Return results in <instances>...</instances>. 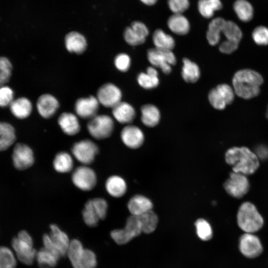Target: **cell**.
<instances>
[{
  "label": "cell",
  "instance_id": "obj_1",
  "mask_svg": "<svg viewBox=\"0 0 268 268\" xmlns=\"http://www.w3.org/2000/svg\"><path fill=\"white\" fill-rule=\"evenodd\" d=\"M226 163L232 171L247 176L254 174L258 169L260 160L255 152L245 146L232 147L225 154Z\"/></svg>",
  "mask_w": 268,
  "mask_h": 268
},
{
  "label": "cell",
  "instance_id": "obj_2",
  "mask_svg": "<svg viewBox=\"0 0 268 268\" xmlns=\"http://www.w3.org/2000/svg\"><path fill=\"white\" fill-rule=\"evenodd\" d=\"M263 82L262 75L250 69L238 70L235 73L232 79L235 93L245 99L257 96L260 93V86Z\"/></svg>",
  "mask_w": 268,
  "mask_h": 268
},
{
  "label": "cell",
  "instance_id": "obj_3",
  "mask_svg": "<svg viewBox=\"0 0 268 268\" xmlns=\"http://www.w3.org/2000/svg\"><path fill=\"white\" fill-rule=\"evenodd\" d=\"M237 221L240 228L245 233H254L264 224L263 217L255 205L249 201L244 202L240 206Z\"/></svg>",
  "mask_w": 268,
  "mask_h": 268
},
{
  "label": "cell",
  "instance_id": "obj_4",
  "mask_svg": "<svg viewBox=\"0 0 268 268\" xmlns=\"http://www.w3.org/2000/svg\"><path fill=\"white\" fill-rule=\"evenodd\" d=\"M73 268H96L97 265L95 253L84 249L81 242L73 239L70 242L67 255Z\"/></svg>",
  "mask_w": 268,
  "mask_h": 268
},
{
  "label": "cell",
  "instance_id": "obj_5",
  "mask_svg": "<svg viewBox=\"0 0 268 268\" xmlns=\"http://www.w3.org/2000/svg\"><path fill=\"white\" fill-rule=\"evenodd\" d=\"M49 234H45L42 240L44 248L60 258L67 255L70 242L67 235L55 224L50 226Z\"/></svg>",
  "mask_w": 268,
  "mask_h": 268
},
{
  "label": "cell",
  "instance_id": "obj_6",
  "mask_svg": "<svg viewBox=\"0 0 268 268\" xmlns=\"http://www.w3.org/2000/svg\"><path fill=\"white\" fill-rule=\"evenodd\" d=\"M11 246L18 260L31 265L36 259L37 252L33 247L31 236L25 230L20 231L11 241Z\"/></svg>",
  "mask_w": 268,
  "mask_h": 268
},
{
  "label": "cell",
  "instance_id": "obj_7",
  "mask_svg": "<svg viewBox=\"0 0 268 268\" xmlns=\"http://www.w3.org/2000/svg\"><path fill=\"white\" fill-rule=\"evenodd\" d=\"M89 134L95 139H105L110 137L114 130V121L107 115H97L87 124Z\"/></svg>",
  "mask_w": 268,
  "mask_h": 268
},
{
  "label": "cell",
  "instance_id": "obj_8",
  "mask_svg": "<svg viewBox=\"0 0 268 268\" xmlns=\"http://www.w3.org/2000/svg\"><path fill=\"white\" fill-rule=\"evenodd\" d=\"M97 144L89 139H84L73 143L71 148L72 156L82 165H89L93 162L99 153Z\"/></svg>",
  "mask_w": 268,
  "mask_h": 268
},
{
  "label": "cell",
  "instance_id": "obj_9",
  "mask_svg": "<svg viewBox=\"0 0 268 268\" xmlns=\"http://www.w3.org/2000/svg\"><path fill=\"white\" fill-rule=\"evenodd\" d=\"M73 184L82 191H90L96 186L97 177L94 170L88 165H81L73 169L71 176Z\"/></svg>",
  "mask_w": 268,
  "mask_h": 268
},
{
  "label": "cell",
  "instance_id": "obj_10",
  "mask_svg": "<svg viewBox=\"0 0 268 268\" xmlns=\"http://www.w3.org/2000/svg\"><path fill=\"white\" fill-rule=\"evenodd\" d=\"M141 233V227L138 216L131 215L127 218L125 227L112 231L110 236L117 244L124 245Z\"/></svg>",
  "mask_w": 268,
  "mask_h": 268
},
{
  "label": "cell",
  "instance_id": "obj_11",
  "mask_svg": "<svg viewBox=\"0 0 268 268\" xmlns=\"http://www.w3.org/2000/svg\"><path fill=\"white\" fill-rule=\"evenodd\" d=\"M225 191L230 196L240 199L249 191L250 183L247 176L234 172L230 173L229 177L223 184Z\"/></svg>",
  "mask_w": 268,
  "mask_h": 268
},
{
  "label": "cell",
  "instance_id": "obj_12",
  "mask_svg": "<svg viewBox=\"0 0 268 268\" xmlns=\"http://www.w3.org/2000/svg\"><path fill=\"white\" fill-rule=\"evenodd\" d=\"M147 57L153 67L161 68L165 74L171 72V66L176 63V57L172 51L151 48L147 51Z\"/></svg>",
  "mask_w": 268,
  "mask_h": 268
},
{
  "label": "cell",
  "instance_id": "obj_13",
  "mask_svg": "<svg viewBox=\"0 0 268 268\" xmlns=\"http://www.w3.org/2000/svg\"><path fill=\"white\" fill-rule=\"evenodd\" d=\"M122 93L120 89L112 83L101 85L97 92L96 98L100 104L106 108H113L121 102Z\"/></svg>",
  "mask_w": 268,
  "mask_h": 268
},
{
  "label": "cell",
  "instance_id": "obj_14",
  "mask_svg": "<svg viewBox=\"0 0 268 268\" xmlns=\"http://www.w3.org/2000/svg\"><path fill=\"white\" fill-rule=\"evenodd\" d=\"M12 159L14 166L19 170H24L34 164L35 158L32 149L23 143L15 144L13 149Z\"/></svg>",
  "mask_w": 268,
  "mask_h": 268
},
{
  "label": "cell",
  "instance_id": "obj_15",
  "mask_svg": "<svg viewBox=\"0 0 268 268\" xmlns=\"http://www.w3.org/2000/svg\"><path fill=\"white\" fill-rule=\"evenodd\" d=\"M99 105L96 97L94 96L80 98L74 104V111L78 117L90 120L97 115Z\"/></svg>",
  "mask_w": 268,
  "mask_h": 268
},
{
  "label": "cell",
  "instance_id": "obj_16",
  "mask_svg": "<svg viewBox=\"0 0 268 268\" xmlns=\"http://www.w3.org/2000/svg\"><path fill=\"white\" fill-rule=\"evenodd\" d=\"M239 249L244 256L249 258L258 257L263 251V247L259 238L250 233H245L241 236Z\"/></svg>",
  "mask_w": 268,
  "mask_h": 268
},
{
  "label": "cell",
  "instance_id": "obj_17",
  "mask_svg": "<svg viewBox=\"0 0 268 268\" xmlns=\"http://www.w3.org/2000/svg\"><path fill=\"white\" fill-rule=\"evenodd\" d=\"M121 138L123 143L131 149L139 147L144 141V134L137 127L127 125L121 132Z\"/></svg>",
  "mask_w": 268,
  "mask_h": 268
},
{
  "label": "cell",
  "instance_id": "obj_18",
  "mask_svg": "<svg viewBox=\"0 0 268 268\" xmlns=\"http://www.w3.org/2000/svg\"><path fill=\"white\" fill-rule=\"evenodd\" d=\"M60 106L58 99L50 94H44L39 97L36 108L39 115L43 118H52Z\"/></svg>",
  "mask_w": 268,
  "mask_h": 268
},
{
  "label": "cell",
  "instance_id": "obj_19",
  "mask_svg": "<svg viewBox=\"0 0 268 268\" xmlns=\"http://www.w3.org/2000/svg\"><path fill=\"white\" fill-rule=\"evenodd\" d=\"M58 123L62 132L67 135H75L81 129L78 116L70 112L62 113L58 118Z\"/></svg>",
  "mask_w": 268,
  "mask_h": 268
},
{
  "label": "cell",
  "instance_id": "obj_20",
  "mask_svg": "<svg viewBox=\"0 0 268 268\" xmlns=\"http://www.w3.org/2000/svg\"><path fill=\"white\" fill-rule=\"evenodd\" d=\"M65 47L70 53L81 54L85 52L87 47L85 37L76 31L67 33L65 38Z\"/></svg>",
  "mask_w": 268,
  "mask_h": 268
},
{
  "label": "cell",
  "instance_id": "obj_21",
  "mask_svg": "<svg viewBox=\"0 0 268 268\" xmlns=\"http://www.w3.org/2000/svg\"><path fill=\"white\" fill-rule=\"evenodd\" d=\"M112 109L114 118L121 124L129 125L135 117L134 108L127 102L121 101Z\"/></svg>",
  "mask_w": 268,
  "mask_h": 268
},
{
  "label": "cell",
  "instance_id": "obj_22",
  "mask_svg": "<svg viewBox=\"0 0 268 268\" xmlns=\"http://www.w3.org/2000/svg\"><path fill=\"white\" fill-rule=\"evenodd\" d=\"M127 206L131 215L139 216L152 210L153 204L147 198L140 195H136L130 199Z\"/></svg>",
  "mask_w": 268,
  "mask_h": 268
},
{
  "label": "cell",
  "instance_id": "obj_23",
  "mask_svg": "<svg viewBox=\"0 0 268 268\" xmlns=\"http://www.w3.org/2000/svg\"><path fill=\"white\" fill-rule=\"evenodd\" d=\"M105 187L107 193L112 197L119 198L126 193L127 185L125 180L121 176L114 175L106 180Z\"/></svg>",
  "mask_w": 268,
  "mask_h": 268
},
{
  "label": "cell",
  "instance_id": "obj_24",
  "mask_svg": "<svg viewBox=\"0 0 268 268\" xmlns=\"http://www.w3.org/2000/svg\"><path fill=\"white\" fill-rule=\"evenodd\" d=\"M167 26L173 33L179 35H185L190 30L188 19L183 14H173L168 19Z\"/></svg>",
  "mask_w": 268,
  "mask_h": 268
},
{
  "label": "cell",
  "instance_id": "obj_25",
  "mask_svg": "<svg viewBox=\"0 0 268 268\" xmlns=\"http://www.w3.org/2000/svg\"><path fill=\"white\" fill-rule=\"evenodd\" d=\"M74 161L72 154L65 151L58 152L53 161L54 170L59 173H67L73 168Z\"/></svg>",
  "mask_w": 268,
  "mask_h": 268
},
{
  "label": "cell",
  "instance_id": "obj_26",
  "mask_svg": "<svg viewBox=\"0 0 268 268\" xmlns=\"http://www.w3.org/2000/svg\"><path fill=\"white\" fill-rule=\"evenodd\" d=\"M9 107L13 115L19 119L28 118L30 115L33 108L31 102L26 97L14 99Z\"/></svg>",
  "mask_w": 268,
  "mask_h": 268
},
{
  "label": "cell",
  "instance_id": "obj_27",
  "mask_svg": "<svg viewBox=\"0 0 268 268\" xmlns=\"http://www.w3.org/2000/svg\"><path fill=\"white\" fill-rule=\"evenodd\" d=\"M226 20L218 17L212 19L209 22L206 37L208 43L211 46L217 45L220 39Z\"/></svg>",
  "mask_w": 268,
  "mask_h": 268
},
{
  "label": "cell",
  "instance_id": "obj_28",
  "mask_svg": "<svg viewBox=\"0 0 268 268\" xmlns=\"http://www.w3.org/2000/svg\"><path fill=\"white\" fill-rule=\"evenodd\" d=\"M141 120L144 125L154 127L159 123L160 113L158 108L153 104H148L141 108Z\"/></svg>",
  "mask_w": 268,
  "mask_h": 268
},
{
  "label": "cell",
  "instance_id": "obj_29",
  "mask_svg": "<svg viewBox=\"0 0 268 268\" xmlns=\"http://www.w3.org/2000/svg\"><path fill=\"white\" fill-rule=\"evenodd\" d=\"M152 41L155 48L161 50L172 51L175 45L173 37L161 29L154 32Z\"/></svg>",
  "mask_w": 268,
  "mask_h": 268
},
{
  "label": "cell",
  "instance_id": "obj_30",
  "mask_svg": "<svg viewBox=\"0 0 268 268\" xmlns=\"http://www.w3.org/2000/svg\"><path fill=\"white\" fill-rule=\"evenodd\" d=\"M16 139L14 128L10 124L0 122V151L7 149Z\"/></svg>",
  "mask_w": 268,
  "mask_h": 268
},
{
  "label": "cell",
  "instance_id": "obj_31",
  "mask_svg": "<svg viewBox=\"0 0 268 268\" xmlns=\"http://www.w3.org/2000/svg\"><path fill=\"white\" fill-rule=\"evenodd\" d=\"M181 75L184 80L190 83L196 82L200 77V69L197 64L187 58L183 60Z\"/></svg>",
  "mask_w": 268,
  "mask_h": 268
},
{
  "label": "cell",
  "instance_id": "obj_32",
  "mask_svg": "<svg viewBox=\"0 0 268 268\" xmlns=\"http://www.w3.org/2000/svg\"><path fill=\"white\" fill-rule=\"evenodd\" d=\"M197 7L200 14L205 18H211L223 7L220 0H199Z\"/></svg>",
  "mask_w": 268,
  "mask_h": 268
},
{
  "label": "cell",
  "instance_id": "obj_33",
  "mask_svg": "<svg viewBox=\"0 0 268 268\" xmlns=\"http://www.w3.org/2000/svg\"><path fill=\"white\" fill-rule=\"evenodd\" d=\"M233 9L239 20L243 22H249L253 17V6L247 0H236L233 4Z\"/></svg>",
  "mask_w": 268,
  "mask_h": 268
},
{
  "label": "cell",
  "instance_id": "obj_34",
  "mask_svg": "<svg viewBox=\"0 0 268 268\" xmlns=\"http://www.w3.org/2000/svg\"><path fill=\"white\" fill-rule=\"evenodd\" d=\"M60 258L45 248H41L36 254V260L40 268H55Z\"/></svg>",
  "mask_w": 268,
  "mask_h": 268
},
{
  "label": "cell",
  "instance_id": "obj_35",
  "mask_svg": "<svg viewBox=\"0 0 268 268\" xmlns=\"http://www.w3.org/2000/svg\"><path fill=\"white\" fill-rule=\"evenodd\" d=\"M137 216L141 224L142 232L149 234L155 230L158 219L157 215L152 210Z\"/></svg>",
  "mask_w": 268,
  "mask_h": 268
},
{
  "label": "cell",
  "instance_id": "obj_36",
  "mask_svg": "<svg viewBox=\"0 0 268 268\" xmlns=\"http://www.w3.org/2000/svg\"><path fill=\"white\" fill-rule=\"evenodd\" d=\"M83 220L88 226H96L100 219L99 217L92 204L91 199L88 200L85 203L82 211Z\"/></svg>",
  "mask_w": 268,
  "mask_h": 268
},
{
  "label": "cell",
  "instance_id": "obj_37",
  "mask_svg": "<svg viewBox=\"0 0 268 268\" xmlns=\"http://www.w3.org/2000/svg\"><path fill=\"white\" fill-rule=\"evenodd\" d=\"M222 33L227 40L239 43L242 37L240 27L232 21H226Z\"/></svg>",
  "mask_w": 268,
  "mask_h": 268
},
{
  "label": "cell",
  "instance_id": "obj_38",
  "mask_svg": "<svg viewBox=\"0 0 268 268\" xmlns=\"http://www.w3.org/2000/svg\"><path fill=\"white\" fill-rule=\"evenodd\" d=\"M11 250L5 246H0V268H15L16 259Z\"/></svg>",
  "mask_w": 268,
  "mask_h": 268
},
{
  "label": "cell",
  "instance_id": "obj_39",
  "mask_svg": "<svg viewBox=\"0 0 268 268\" xmlns=\"http://www.w3.org/2000/svg\"><path fill=\"white\" fill-rule=\"evenodd\" d=\"M198 236L203 241L210 240L212 236V230L209 223L202 218L198 219L195 222Z\"/></svg>",
  "mask_w": 268,
  "mask_h": 268
},
{
  "label": "cell",
  "instance_id": "obj_40",
  "mask_svg": "<svg viewBox=\"0 0 268 268\" xmlns=\"http://www.w3.org/2000/svg\"><path fill=\"white\" fill-rule=\"evenodd\" d=\"M138 84L142 88L150 89L157 87L159 82L158 75L152 74L147 72H140L137 77Z\"/></svg>",
  "mask_w": 268,
  "mask_h": 268
},
{
  "label": "cell",
  "instance_id": "obj_41",
  "mask_svg": "<svg viewBox=\"0 0 268 268\" xmlns=\"http://www.w3.org/2000/svg\"><path fill=\"white\" fill-rule=\"evenodd\" d=\"M125 41L131 46H137L144 43L145 38L142 37L131 26L126 28L124 32Z\"/></svg>",
  "mask_w": 268,
  "mask_h": 268
},
{
  "label": "cell",
  "instance_id": "obj_42",
  "mask_svg": "<svg viewBox=\"0 0 268 268\" xmlns=\"http://www.w3.org/2000/svg\"><path fill=\"white\" fill-rule=\"evenodd\" d=\"M252 38L258 45H268V28L264 26H259L255 28L252 32Z\"/></svg>",
  "mask_w": 268,
  "mask_h": 268
},
{
  "label": "cell",
  "instance_id": "obj_43",
  "mask_svg": "<svg viewBox=\"0 0 268 268\" xmlns=\"http://www.w3.org/2000/svg\"><path fill=\"white\" fill-rule=\"evenodd\" d=\"M93 205L100 220L104 219L107 214L108 203L106 200L98 197L91 199Z\"/></svg>",
  "mask_w": 268,
  "mask_h": 268
},
{
  "label": "cell",
  "instance_id": "obj_44",
  "mask_svg": "<svg viewBox=\"0 0 268 268\" xmlns=\"http://www.w3.org/2000/svg\"><path fill=\"white\" fill-rule=\"evenodd\" d=\"M167 3L174 14H183L190 6L189 0H168Z\"/></svg>",
  "mask_w": 268,
  "mask_h": 268
},
{
  "label": "cell",
  "instance_id": "obj_45",
  "mask_svg": "<svg viewBox=\"0 0 268 268\" xmlns=\"http://www.w3.org/2000/svg\"><path fill=\"white\" fill-rule=\"evenodd\" d=\"M14 100V92L12 89L6 85L0 86V107L9 106Z\"/></svg>",
  "mask_w": 268,
  "mask_h": 268
},
{
  "label": "cell",
  "instance_id": "obj_46",
  "mask_svg": "<svg viewBox=\"0 0 268 268\" xmlns=\"http://www.w3.org/2000/svg\"><path fill=\"white\" fill-rule=\"evenodd\" d=\"M215 88L227 105L231 104L233 101L235 92L233 88L230 86L226 84H220Z\"/></svg>",
  "mask_w": 268,
  "mask_h": 268
},
{
  "label": "cell",
  "instance_id": "obj_47",
  "mask_svg": "<svg viewBox=\"0 0 268 268\" xmlns=\"http://www.w3.org/2000/svg\"><path fill=\"white\" fill-rule=\"evenodd\" d=\"M208 100L211 106L217 110H223L227 105L215 88L209 91Z\"/></svg>",
  "mask_w": 268,
  "mask_h": 268
},
{
  "label": "cell",
  "instance_id": "obj_48",
  "mask_svg": "<svg viewBox=\"0 0 268 268\" xmlns=\"http://www.w3.org/2000/svg\"><path fill=\"white\" fill-rule=\"evenodd\" d=\"M131 58L125 53L117 55L114 59V65L117 69L122 72H126L131 66Z\"/></svg>",
  "mask_w": 268,
  "mask_h": 268
},
{
  "label": "cell",
  "instance_id": "obj_49",
  "mask_svg": "<svg viewBox=\"0 0 268 268\" xmlns=\"http://www.w3.org/2000/svg\"><path fill=\"white\" fill-rule=\"evenodd\" d=\"M239 43L226 39L220 44L219 50L222 53L230 54L237 49Z\"/></svg>",
  "mask_w": 268,
  "mask_h": 268
},
{
  "label": "cell",
  "instance_id": "obj_50",
  "mask_svg": "<svg viewBox=\"0 0 268 268\" xmlns=\"http://www.w3.org/2000/svg\"><path fill=\"white\" fill-rule=\"evenodd\" d=\"M130 26L143 38L146 39L148 35V29L144 23L139 21H135L132 22Z\"/></svg>",
  "mask_w": 268,
  "mask_h": 268
},
{
  "label": "cell",
  "instance_id": "obj_51",
  "mask_svg": "<svg viewBox=\"0 0 268 268\" xmlns=\"http://www.w3.org/2000/svg\"><path fill=\"white\" fill-rule=\"evenodd\" d=\"M260 160H266L268 158V147L264 145L258 146L254 151Z\"/></svg>",
  "mask_w": 268,
  "mask_h": 268
},
{
  "label": "cell",
  "instance_id": "obj_52",
  "mask_svg": "<svg viewBox=\"0 0 268 268\" xmlns=\"http://www.w3.org/2000/svg\"><path fill=\"white\" fill-rule=\"evenodd\" d=\"M0 68L11 72L12 64L8 58L0 57Z\"/></svg>",
  "mask_w": 268,
  "mask_h": 268
},
{
  "label": "cell",
  "instance_id": "obj_53",
  "mask_svg": "<svg viewBox=\"0 0 268 268\" xmlns=\"http://www.w3.org/2000/svg\"><path fill=\"white\" fill-rule=\"evenodd\" d=\"M11 72L0 68V86L4 84L9 80Z\"/></svg>",
  "mask_w": 268,
  "mask_h": 268
},
{
  "label": "cell",
  "instance_id": "obj_54",
  "mask_svg": "<svg viewBox=\"0 0 268 268\" xmlns=\"http://www.w3.org/2000/svg\"><path fill=\"white\" fill-rule=\"evenodd\" d=\"M140 1L145 5L152 6L154 5L158 0H140Z\"/></svg>",
  "mask_w": 268,
  "mask_h": 268
},
{
  "label": "cell",
  "instance_id": "obj_55",
  "mask_svg": "<svg viewBox=\"0 0 268 268\" xmlns=\"http://www.w3.org/2000/svg\"><path fill=\"white\" fill-rule=\"evenodd\" d=\"M266 117L268 119V108H267V112H266Z\"/></svg>",
  "mask_w": 268,
  "mask_h": 268
}]
</instances>
